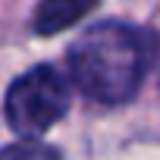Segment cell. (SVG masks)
I'll list each match as a JSON object with an SVG mask.
<instances>
[{
	"label": "cell",
	"mask_w": 160,
	"mask_h": 160,
	"mask_svg": "<svg viewBox=\"0 0 160 160\" xmlns=\"http://www.w3.org/2000/svg\"><path fill=\"white\" fill-rule=\"evenodd\" d=\"M101 0H41L32 16L35 35H60L78 19H85Z\"/></svg>",
	"instance_id": "cell-3"
},
{
	"label": "cell",
	"mask_w": 160,
	"mask_h": 160,
	"mask_svg": "<svg viewBox=\"0 0 160 160\" xmlns=\"http://www.w3.org/2000/svg\"><path fill=\"white\" fill-rule=\"evenodd\" d=\"M69 110V82L53 66H35L19 75L7 91L3 116L13 132L19 135H41L47 132L63 113Z\"/></svg>",
	"instance_id": "cell-2"
},
{
	"label": "cell",
	"mask_w": 160,
	"mask_h": 160,
	"mask_svg": "<svg viewBox=\"0 0 160 160\" xmlns=\"http://www.w3.org/2000/svg\"><path fill=\"white\" fill-rule=\"evenodd\" d=\"M0 160H60V151L44 141L22 138V141H13L0 151Z\"/></svg>",
	"instance_id": "cell-4"
},
{
	"label": "cell",
	"mask_w": 160,
	"mask_h": 160,
	"mask_svg": "<svg viewBox=\"0 0 160 160\" xmlns=\"http://www.w3.org/2000/svg\"><path fill=\"white\" fill-rule=\"evenodd\" d=\"M154 50L157 38L151 32L119 19L98 22L69 47L72 85L91 101L122 104L141 88Z\"/></svg>",
	"instance_id": "cell-1"
}]
</instances>
